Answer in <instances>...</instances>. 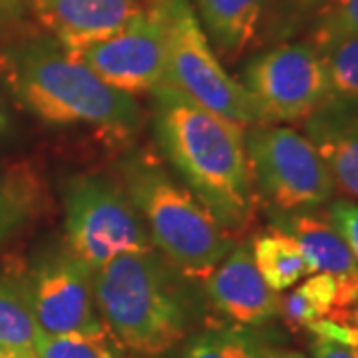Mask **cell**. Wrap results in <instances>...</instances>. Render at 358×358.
<instances>
[{
    "label": "cell",
    "instance_id": "6da1fadb",
    "mask_svg": "<svg viewBox=\"0 0 358 358\" xmlns=\"http://www.w3.org/2000/svg\"><path fill=\"white\" fill-rule=\"evenodd\" d=\"M157 145L181 181L237 237L255 213V183L245 150L247 129L205 110L171 84L152 90Z\"/></svg>",
    "mask_w": 358,
    "mask_h": 358
},
{
    "label": "cell",
    "instance_id": "9c48e42d",
    "mask_svg": "<svg viewBox=\"0 0 358 358\" xmlns=\"http://www.w3.org/2000/svg\"><path fill=\"white\" fill-rule=\"evenodd\" d=\"M68 54L112 88L131 96L152 94L166 78L167 26L162 2L141 0L140 13L128 24Z\"/></svg>",
    "mask_w": 358,
    "mask_h": 358
},
{
    "label": "cell",
    "instance_id": "8fae6325",
    "mask_svg": "<svg viewBox=\"0 0 358 358\" xmlns=\"http://www.w3.org/2000/svg\"><path fill=\"white\" fill-rule=\"evenodd\" d=\"M203 285L209 305L229 324L261 327L279 315V293L257 271L249 243L233 245Z\"/></svg>",
    "mask_w": 358,
    "mask_h": 358
},
{
    "label": "cell",
    "instance_id": "4dcf8cb0",
    "mask_svg": "<svg viewBox=\"0 0 358 358\" xmlns=\"http://www.w3.org/2000/svg\"><path fill=\"white\" fill-rule=\"evenodd\" d=\"M348 319L352 322V327L358 331V305H355V307L350 308V317H348Z\"/></svg>",
    "mask_w": 358,
    "mask_h": 358
},
{
    "label": "cell",
    "instance_id": "1f68e13d",
    "mask_svg": "<svg viewBox=\"0 0 358 358\" xmlns=\"http://www.w3.org/2000/svg\"><path fill=\"white\" fill-rule=\"evenodd\" d=\"M143 358H145V357H143Z\"/></svg>",
    "mask_w": 358,
    "mask_h": 358
},
{
    "label": "cell",
    "instance_id": "484cf974",
    "mask_svg": "<svg viewBox=\"0 0 358 358\" xmlns=\"http://www.w3.org/2000/svg\"><path fill=\"white\" fill-rule=\"evenodd\" d=\"M287 2L291 4V8H293L294 13H308V10L315 13L322 0H287Z\"/></svg>",
    "mask_w": 358,
    "mask_h": 358
},
{
    "label": "cell",
    "instance_id": "7402d4cb",
    "mask_svg": "<svg viewBox=\"0 0 358 358\" xmlns=\"http://www.w3.org/2000/svg\"><path fill=\"white\" fill-rule=\"evenodd\" d=\"M333 98L358 102V36L322 52Z\"/></svg>",
    "mask_w": 358,
    "mask_h": 358
},
{
    "label": "cell",
    "instance_id": "ac0fdd59",
    "mask_svg": "<svg viewBox=\"0 0 358 358\" xmlns=\"http://www.w3.org/2000/svg\"><path fill=\"white\" fill-rule=\"evenodd\" d=\"M38 334L40 329L30 305L26 275H0V346L34 352Z\"/></svg>",
    "mask_w": 358,
    "mask_h": 358
},
{
    "label": "cell",
    "instance_id": "d6986e66",
    "mask_svg": "<svg viewBox=\"0 0 358 358\" xmlns=\"http://www.w3.org/2000/svg\"><path fill=\"white\" fill-rule=\"evenodd\" d=\"M40 203V183L26 167L0 173V245L34 217Z\"/></svg>",
    "mask_w": 358,
    "mask_h": 358
},
{
    "label": "cell",
    "instance_id": "f546056e",
    "mask_svg": "<svg viewBox=\"0 0 358 358\" xmlns=\"http://www.w3.org/2000/svg\"><path fill=\"white\" fill-rule=\"evenodd\" d=\"M279 358H307L303 352H299V350H287V352H281Z\"/></svg>",
    "mask_w": 358,
    "mask_h": 358
},
{
    "label": "cell",
    "instance_id": "603a6c76",
    "mask_svg": "<svg viewBox=\"0 0 358 358\" xmlns=\"http://www.w3.org/2000/svg\"><path fill=\"white\" fill-rule=\"evenodd\" d=\"M327 219L345 239L350 253L358 263V201L350 199H336L329 205Z\"/></svg>",
    "mask_w": 358,
    "mask_h": 358
},
{
    "label": "cell",
    "instance_id": "4fadbf2b",
    "mask_svg": "<svg viewBox=\"0 0 358 358\" xmlns=\"http://www.w3.org/2000/svg\"><path fill=\"white\" fill-rule=\"evenodd\" d=\"M308 140L334 179V187L358 199V108L331 100L305 124Z\"/></svg>",
    "mask_w": 358,
    "mask_h": 358
},
{
    "label": "cell",
    "instance_id": "4316f807",
    "mask_svg": "<svg viewBox=\"0 0 358 358\" xmlns=\"http://www.w3.org/2000/svg\"><path fill=\"white\" fill-rule=\"evenodd\" d=\"M20 8H13V6H6V4H0V32L2 28H6V24H10L14 18L18 16Z\"/></svg>",
    "mask_w": 358,
    "mask_h": 358
},
{
    "label": "cell",
    "instance_id": "83f0119b",
    "mask_svg": "<svg viewBox=\"0 0 358 358\" xmlns=\"http://www.w3.org/2000/svg\"><path fill=\"white\" fill-rule=\"evenodd\" d=\"M0 358H36L34 352H24V350H16L8 346H0Z\"/></svg>",
    "mask_w": 358,
    "mask_h": 358
},
{
    "label": "cell",
    "instance_id": "277c9868",
    "mask_svg": "<svg viewBox=\"0 0 358 358\" xmlns=\"http://www.w3.org/2000/svg\"><path fill=\"white\" fill-rule=\"evenodd\" d=\"M122 187L138 209L154 249L192 281L205 282L237 243L192 189L152 154L122 164Z\"/></svg>",
    "mask_w": 358,
    "mask_h": 358
},
{
    "label": "cell",
    "instance_id": "5b68a950",
    "mask_svg": "<svg viewBox=\"0 0 358 358\" xmlns=\"http://www.w3.org/2000/svg\"><path fill=\"white\" fill-rule=\"evenodd\" d=\"M166 14L167 60L164 82L205 110L241 128L261 124L253 100L227 74L195 14L192 0H159Z\"/></svg>",
    "mask_w": 358,
    "mask_h": 358
},
{
    "label": "cell",
    "instance_id": "44dd1931",
    "mask_svg": "<svg viewBox=\"0 0 358 358\" xmlns=\"http://www.w3.org/2000/svg\"><path fill=\"white\" fill-rule=\"evenodd\" d=\"M358 36V0H322L313 13L310 42L322 54Z\"/></svg>",
    "mask_w": 358,
    "mask_h": 358
},
{
    "label": "cell",
    "instance_id": "ffe728a7",
    "mask_svg": "<svg viewBox=\"0 0 358 358\" xmlns=\"http://www.w3.org/2000/svg\"><path fill=\"white\" fill-rule=\"evenodd\" d=\"M124 346L110 333L46 334L40 333L34 345L36 358H126Z\"/></svg>",
    "mask_w": 358,
    "mask_h": 358
},
{
    "label": "cell",
    "instance_id": "9a60e30c",
    "mask_svg": "<svg viewBox=\"0 0 358 358\" xmlns=\"http://www.w3.org/2000/svg\"><path fill=\"white\" fill-rule=\"evenodd\" d=\"M219 58L233 62L257 36L265 0H192Z\"/></svg>",
    "mask_w": 358,
    "mask_h": 358
},
{
    "label": "cell",
    "instance_id": "7c38bea8",
    "mask_svg": "<svg viewBox=\"0 0 358 358\" xmlns=\"http://www.w3.org/2000/svg\"><path fill=\"white\" fill-rule=\"evenodd\" d=\"M40 26L66 50L106 38L140 13L141 0H28Z\"/></svg>",
    "mask_w": 358,
    "mask_h": 358
},
{
    "label": "cell",
    "instance_id": "f1b7e54d",
    "mask_svg": "<svg viewBox=\"0 0 358 358\" xmlns=\"http://www.w3.org/2000/svg\"><path fill=\"white\" fill-rule=\"evenodd\" d=\"M8 128H10V117H8V112H6V106L0 98V136L4 131H8Z\"/></svg>",
    "mask_w": 358,
    "mask_h": 358
},
{
    "label": "cell",
    "instance_id": "5bb4252c",
    "mask_svg": "<svg viewBox=\"0 0 358 358\" xmlns=\"http://www.w3.org/2000/svg\"><path fill=\"white\" fill-rule=\"evenodd\" d=\"M273 227L293 237L313 273H331L338 279L358 281L357 259L327 217L308 211H279Z\"/></svg>",
    "mask_w": 358,
    "mask_h": 358
},
{
    "label": "cell",
    "instance_id": "2e32d148",
    "mask_svg": "<svg viewBox=\"0 0 358 358\" xmlns=\"http://www.w3.org/2000/svg\"><path fill=\"white\" fill-rule=\"evenodd\" d=\"M249 247L257 271L275 293L289 291L313 275L296 241L277 227L257 233Z\"/></svg>",
    "mask_w": 358,
    "mask_h": 358
},
{
    "label": "cell",
    "instance_id": "e0dca14e",
    "mask_svg": "<svg viewBox=\"0 0 358 358\" xmlns=\"http://www.w3.org/2000/svg\"><path fill=\"white\" fill-rule=\"evenodd\" d=\"M181 358H279V350L267 345L253 327L215 324L183 341Z\"/></svg>",
    "mask_w": 358,
    "mask_h": 358
},
{
    "label": "cell",
    "instance_id": "d4e9b609",
    "mask_svg": "<svg viewBox=\"0 0 358 358\" xmlns=\"http://www.w3.org/2000/svg\"><path fill=\"white\" fill-rule=\"evenodd\" d=\"M310 355L313 358H358V346L313 338Z\"/></svg>",
    "mask_w": 358,
    "mask_h": 358
},
{
    "label": "cell",
    "instance_id": "cb8c5ba5",
    "mask_svg": "<svg viewBox=\"0 0 358 358\" xmlns=\"http://www.w3.org/2000/svg\"><path fill=\"white\" fill-rule=\"evenodd\" d=\"M307 331L313 334V338H322V341H333V343L358 346V331L352 327V322L320 319L310 322L307 327Z\"/></svg>",
    "mask_w": 358,
    "mask_h": 358
},
{
    "label": "cell",
    "instance_id": "8992f818",
    "mask_svg": "<svg viewBox=\"0 0 358 358\" xmlns=\"http://www.w3.org/2000/svg\"><path fill=\"white\" fill-rule=\"evenodd\" d=\"M66 247L92 271L115 257L154 249L122 183L76 176L64 185Z\"/></svg>",
    "mask_w": 358,
    "mask_h": 358
},
{
    "label": "cell",
    "instance_id": "7a4b0ae2",
    "mask_svg": "<svg viewBox=\"0 0 358 358\" xmlns=\"http://www.w3.org/2000/svg\"><path fill=\"white\" fill-rule=\"evenodd\" d=\"M0 80L26 112L54 126H88L128 138L143 124L136 96L108 86L50 34L0 50Z\"/></svg>",
    "mask_w": 358,
    "mask_h": 358
},
{
    "label": "cell",
    "instance_id": "ba28073f",
    "mask_svg": "<svg viewBox=\"0 0 358 358\" xmlns=\"http://www.w3.org/2000/svg\"><path fill=\"white\" fill-rule=\"evenodd\" d=\"M241 86L261 124L303 122L333 100L324 58L313 44H279L245 66Z\"/></svg>",
    "mask_w": 358,
    "mask_h": 358
},
{
    "label": "cell",
    "instance_id": "52a82bcc",
    "mask_svg": "<svg viewBox=\"0 0 358 358\" xmlns=\"http://www.w3.org/2000/svg\"><path fill=\"white\" fill-rule=\"evenodd\" d=\"M245 150L255 192L277 211H308L333 199L334 179L308 136L255 124L245 131Z\"/></svg>",
    "mask_w": 358,
    "mask_h": 358
},
{
    "label": "cell",
    "instance_id": "30bf717a",
    "mask_svg": "<svg viewBox=\"0 0 358 358\" xmlns=\"http://www.w3.org/2000/svg\"><path fill=\"white\" fill-rule=\"evenodd\" d=\"M92 275L94 271L68 247H56L40 257L26 273L30 305L40 333H108L96 307Z\"/></svg>",
    "mask_w": 358,
    "mask_h": 358
},
{
    "label": "cell",
    "instance_id": "3957f363",
    "mask_svg": "<svg viewBox=\"0 0 358 358\" xmlns=\"http://www.w3.org/2000/svg\"><path fill=\"white\" fill-rule=\"evenodd\" d=\"M157 249L126 253L94 271V299L108 333L143 357L167 352L192 334L195 294Z\"/></svg>",
    "mask_w": 358,
    "mask_h": 358
}]
</instances>
